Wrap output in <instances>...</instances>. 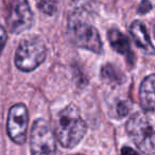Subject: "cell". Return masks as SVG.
<instances>
[{"label": "cell", "instance_id": "cell-1", "mask_svg": "<svg viewBox=\"0 0 155 155\" xmlns=\"http://www.w3.org/2000/svg\"><path fill=\"white\" fill-rule=\"evenodd\" d=\"M93 0H75L77 9L69 16V32L77 46L101 53L103 47L97 29L89 22V5Z\"/></svg>", "mask_w": 155, "mask_h": 155}, {"label": "cell", "instance_id": "cell-2", "mask_svg": "<svg viewBox=\"0 0 155 155\" xmlns=\"http://www.w3.org/2000/svg\"><path fill=\"white\" fill-rule=\"evenodd\" d=\"M86 123L74 104L63 108L54 120V133L65 148H73L82 140L86 133Z\"/></svg>", "mask_w": 155, "mask_h": 155}, {"label": "cell", "instance_id": "cell-3", "mask_svg": "<svg viewBox=\"0 0 155 155\" xmlns=\"http://www.w3.org/2000/svg\"><path fill=\"white\" fill-rule=\"evenodd\" d=\"M127 132L138 149L144 154L155 153V130L146 115L138 112L127 123Z\"/></svg>", "mask_w": 155, "mask_h": 155}, {"label": "cell", "instance_id": "cell-4", "mask_svg": "<svg viewBox=\"0 0 155 155\" xmlns=\"http://www.w3.org/2000/svg\"><path fill=\"white\" fill-rule=\"evenodd\" d=\"M47 49L38 37H28L20 41L15 52V65L19 70L29 72L36 69L46 58Z\"/></svg>", "mask_w": 155, "mask_h": 155}, {"label": "cell", "instance_id": "cell-5", "mask_svg": "<svg viewBox=\"0 0 155 155\" xmlns=\"http://www.w3.org/2000/svg\"><path fill=\"white\" fill-rule=\"evenodd\" d=\"M30 149L31 155H56L54 133L45 119H36L33 123Z\"/></svg>", "mask_w": 155, "mask_h": 155}, {"label": "cell", "instance_id": "cell-6", "mask_svg": "<svg viewBox=\"0 0 155 155\" xmlns=\"http://www.w3.org/2000/svg\"><path fill=\"white\" fill-rule=\"evenodd\" d=\"M8 29L11 33L19 34L29 30L33 25V13L28 0H12L7 16Z\"/></svg>", "mask_w": 155, "mask_h": 155}, {"label": "cell", "instance_id": "cell-7", "mask_svg": "<svg viewBox=\"0 0 155 155\" xmlns=\"http://www.w3.org/2000/svg\"><path fill=\"white\" fill-rule=\"evenodd\" d=\"M29 114L27 106L22 103L14 104L9 110L7 131L9 137L17 144H24L27 140Z\"/></svg>", "mask_w": 155, "mask_h": 155}, {"label": "cell", "instance_id": "cell-8", "mask_svg": "<svg viewBox=\"0 0 155 155\" xmlns=\"http://www.w3.org/2000/svg\"><path fill=\"white\" fill-rule=\"evenodd\" d=\"M139 101L144 110L155 113V74L148 75L141 82Z\"/></svg>", "mask_w": 155, "mask_h": 155}, {"label": "cell", "instance_id": "cell-9", "mask_svg": "<svg viewBox=\"0 0 155 155\" xmlns=\"http://www.w3.org/2000/svg\"><path fill=\"white\" fill-rule=\"evenodd\" d=\"M130 33H131L136 45L139 48H141L146 53H155V48L152 45V41H151L150 37H149L146 27L141 21L135 20V21L132 22L131 27H130Z\"/></svg>", "mask_w": 155, "mask_h": 155}, {"label": "cell", "instance_id": "cell-10", "mask_svg": "<svg viewBox=\"0 0 155 155\" xmlns=\"http://www.w3.org/2000/svg\"><path fill=\"white\" fill-rule=\"evenodd\" d=\"M108 41L113 49L116 50V52L127 58H131L132 49L130 46V41L123 33H121L117 29H112L108 31Z\"/></svg>", "mask_w": 155, "mask_h": 155}, {"label": "cell", "instance_id": "cell-11", "mask_svg": "<svg viewBox=\"0 0 155 155\" xmlns=\"http://www.w3.org/2000/svg\"><path fill=\"white\" fill-rule=\"evenodd\" d=\"M101 74L104 80H107L112 83H117V82L120 83L123 78V75H121V73L117 70L116 67H114L113 65H110V64L102 67Z\"/></svg>", "mask_w": 155, "mask_h": 155}, {"label": "cell", "instance_id": "cell-12", "mask_svg": "<svg viewBox=\"0 0 155 155\" xmlns=\"http://www.w3.org/2000/svg\"><path fill=\"white\" fill-rule=\"evenodd\" d=\"M38 9L41 12H43L46 15H53L58 10V5H56L55 0H41L37 5Z\"/></svg>", "mask_w": 155, "mask_h": 155}, {"label": "cell", "instance_id": "cell-13", "mask_svg": "<svg viewBox=\"0 0 155 155\" xmlns=\"http://www.w3.org/2000/svg\"><path fill=\"white\" fill-rule=\"evenodd\" d=\"M130 104L125 101H122V102H119L118 106H117V113H118L119 117H124L129 114L130 112Z\"/></svg>", "mask_w": 155, "mask_h": 155}, {"label": "cell", "instance_id": "cell-14", "mask_svg": "<svg viewBox=\"0 0 155 155\" xmlns=\"http://www.w3.org/2000/svg\"><path fill=\"white\" fill-rule=\"evenodd\" d=\"M7 41H8L7 30L2 26H0V55H1V52H2L3 48H5V44H7Z\"/></svg>", "mask_w": 155, "mask_h": 155}, {"label": "cell", "instance_id": "cell-15", "mask_svg": "<svg viewBox=\"0 0 155 155\" xmlns=\"http://www.w3.org/2000/svg\"><path fill=\"white\" fill-rule=\"evenodd\" d=\"M151 9H152V5H151L150 1H149V0H142L139 8H138V13L146 14V13H148Z\"/></svg>", "mask_w": 155, "mask_h": 155}, {"label": "cell", "instance_id": "cell-16", "mask_svg": "<svg viewBox=\"0 0 155 155\" xmlns=\"http://www.w3.org/2000/svg\"><path fill=\"white\" fill-rule=\"evenodd\" d=\"M121 155H139L135 150H133L130 147H123L121 149Z\"/></svg>", "mask_w": 155, "mask_h": 155}]
</instances>
